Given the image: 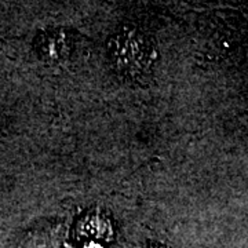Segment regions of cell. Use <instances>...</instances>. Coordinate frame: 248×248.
<instances>
[{
	"label": "cell",
	"mask_w": 248,
	"mask_h": 248,
	"mask_svg": "<svg viewBox=\"0 0 248 248\" xmlns=\"http://www.w3.org/2000/svg\"><path fill=\"white\" fill-rule=\"evenodd\" d=\"M112 58L116 66L128 75H140L151 69L155 61V48L145 36L135 32H124L112 42Z\"/></svg>",
	"instance_id": "cell-1"
}]
</instances>
